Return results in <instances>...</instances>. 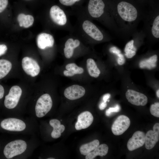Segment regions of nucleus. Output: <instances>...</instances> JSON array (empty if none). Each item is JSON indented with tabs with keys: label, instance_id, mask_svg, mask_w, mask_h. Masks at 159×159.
<instances>
[{
	"label": "nucleus",
	"instance_id": "nucleus-28",
	"mask_svg": "<svg viewBox=\"0 0 159 159\" xmlns=\"http://www.w3.org/2000/svg\"><path fill=\"white\" fill-rule=\"evenodd\" d=\"M120 106L117 104L114 107H110L107 109L105 112V114L107 116H110L113 112H117L120 111Z\"/></svg>",
	"mask_w": 159,
	"mask_h": 159
},
{
	"label": "nucleus",
	"instance_id": "nucleus-4",
	"mask_svg": "<svg viewBox=\"0 0 159 159\" xmlns=\"http://www.w3.org/2000/svg\"><path fill=\"white\" fill-rule=\"evenodd\" d=\"M83 32L88 37L97 42L109 40L111 37L97 26L90 20H84L81 24Z\"/></svg>",
	"mask_w": 159,
	"mask_h": 159
},
{
	"label": "nucleus",
	"instance_id": "nucleus-15",
	"mask_svg": "<svg viewBox=\"0 0 159 159\" xmlns=\"http://www.w3.org/2000/svg\"><path fill=\"white\" fill-rule=\"evenodd\" d=\"M85 90L82 86L74 85L67 88L64 92V95L67 99L71 100L78 99L85 94Z\"/></svg>",
	"mask_w": 159,
	"mask_h": 159
},
{
	"label": "nucleus",
	"instance_id": "nucleus-7",
	"mask_svg": "<svg viewBox=\"0 0 159 159\" xmlns=\"http://www.w3.org/2000/svg\"><path fill=\"white\" fill-rule=\"evenodd\" d=\"M21 88L17 85L13 86L10 88L8 94L4 101L5 107L9 109L15 108L17 105L22 94Z\"/></svg>",
	"mask_w": 159,
	"mask_h": 159
},
{
	"label": "nucleus",
	"instance_id": "nucleus-3",
	"mask_svg": "<svg viewBox=\"0 0 159 159\" xmlns=\"http://www.w3.org/2000/svg\"><path fill=\"white\" fill-rule=\"evenodd\" d=\"M143 22V29L145 38L150 40H158L159 38V11L158 8L152 7L144 9L142 20Z\"/></svg>",
	"mask_w": 159,
	"mask_h": 159
},
{
	"label": "nucleus",
	"instance_id": "nucleus-19",
	"mask_svg": "<svg viewBox=\"0 0 159 159\" xmlns=\"http://www.w3.org/2000/svg\"><path fill=\"white\" fill-rule=\"evenodd\" d=\"M108 150V146L105 144H102L97 146L92 152H90L86 155V159H93L97 156H103L107 153Z\"/></svg>",
	"mask_w": 159,
	"mask_h": 159
},
{
	"label": "nucleus",
	"instance_id": "nucleus-38",
	"mask_svg": "<svg viewBox=\"0 0 159 159\" xmlns=\"http://www.w3.org/2000/svg\"><path fill=\"white\" fill-rule=\"evenodd\" d=\"M64 75L67 77H72L74 75V74L69 71L65 70L63 72Z\"/></svg>",
	"mask_w": 159,
	"mask_h": 159
},
{
	"label": "nucleus",
	"instance_id": "nucleus-2",
	"mask_svg": "<svg viewBox=\"0 0 159 159\" xmlns=\"http://www.w3.org/2000/svg\"><path fill=\"white\" fill-rule=\"evenodd\" d=\"M88 12L92 19L100 22L116 36L123 38L115 19L110 4L107 6L103 0H90Z\"/></svg>",
	"mask_w": 159,
	"mask_h": 159
},
{
	"label": "nucleus",
	"instance_id": "nucleus-21",
	"mask_svg": "<svg viewBox=\"0 0 159 159\" xmlns=\"http://www.w3.org/2000/svg\"><path fill=\"white\" fill-rule=\"evenodd\" d=\"M157 60L158 55L156 54H154L148 59L141 61L139 63V66L141 68L151 69L156 67V62Z\"/></svg>",
	"mask_w": 159,
	"mask_h": 159
},
{
	"label": "nucleus",
	"instance_id": "nucleus-17",
	"mask_svg": "<svg viewBox=\"0 0 159 159\" xmlns=\"http://www.w3.org/2000/svg\"><path fill=\"white\" fill-rule=\"evenodd\" d=\"M37 42L38 47L43 49L47 47H52L54 44V39L51 34L45 33H42L37 36Z\"/></svg>",
	"mask_w": 159,
	"mask_h": 159
},
{
	"label": "nucleus",
	"instance_id": "nucleus-24",
	"mask_svg": "<svg viewBox=\"0 0 159 159\" xmlns=\"http://www.w3.org/2000/svg\"><path fill=\"white\" fill-rule=\"evenodd\" d=\"M137 50V48L134 45V41L132 38L125 45L124 49L125 55L127 58H131L135 55Z\"/></svg>",
	"mask_w": 159,
	"mask_h": 159
},
{
	"label": "nucleus",
	"instance_id": "nucleus-9",
	"mask_svg": "<svg viewBox=\"0 0 159 159\" xmlns=\"http://www.w3.org/2000/svg\"><path fill=\"white\" fill-rule=\"evenodd\" d=\"M22 66L25 72L32 77L37 76L40 71V67L38 63L30 57H26L23 58Z\"/></svg>",
	"mask_w": 159,
	"mask_h": 159
},
{
	"label": "nucleus",
	"instance_id": "nucleus-8",
	"mask_svg": "<svg viewBox=\"0 0 159 159\" xmlns=\"http://www.w3.org/2000/svg\"><path fill=\"white\" fill-rule=\"evenodd\" d=\"M130 123V120L127 116L123 115L119 116L112 126V133L116 135L122 134L128 129Z\"/></svg>",
	"mask_w": 159,
	"mask_h": 159
},
{
	"label": "nucleus",
	"instance_id": "nucleus-39",
	"mask_svg": "<svg viewBox=\"0 0 159 159\" xmlns=\"http://www.w3.org/2000/svg\"><path fill=\"white\" fill-rule=\"evenodd\" d=\"M110 95L109 93H107L104 95L102 97L103 101L105 102H106L108 101V99L110 97Z\"/></svg>",
	"mask_w": 159,
	"mask_h": 159
},
{
	"label": "nucleus",
	"instance_id": "nucleus-18",
	"mask_svg": "<svg viewBox=\"0 0 159 159\" xmlns=\"http://www.w3.org/2000/svg\"><path fill=\"white\" fill-rule=\"evenodd\" d=\"M80 44V41L77 39H74L70 38L65 42L64 52L66 58L69 59L73 56L74 49L79 47Z\"/></svg>",
	"mask_w": 159,
	"mask_h": 159
},
{
	"label": "nucleus",
	"instance_id": "nucleus-1",
	"mask_svg": "<svg viewBox=\"0 0 159 159\" xmlns=\"http://www.w3.org/2000/svg\"><path fill=\"white\" fill-rule=\"evenodd\" d=\"M110 5L123 38L131 37L142 20L144 9L128 0H117Z\"/></svg>",
	"mask_w": 159,
	"mask_h": 159
},
{
	"label": "nucleus",
	"instance_id": "nucleus-11",
	"mask_svg": "<svg viewBox=\"0 0 159 159\" xmlns=\"http://www.w3.org/2000/svg\"><path fill=\"white\" fill-rule=\"evenodd\" d=\"M49 14L53 21L59 26H63L67 23V18L65 13L58 6L54 5L51 8Z\"/></svg>",
	"mask_w": 159,
	"mask_h": 159
},
{
	"label": "nucleus",
	"instance_id": "nucleus-20",
	"mask_svg": "<svg viewBox=\"0 0 159 159\" xmlns=\"http://www.w3.org/2000/svg\"><path fill=\"white\" fill-rule=\"evenodd\" d=\"M87 67L88 72L91 77L97 78L99 76L100 71L94 59L89 58L87 60Z\"/></svg>",
	"mask_w": 159,
	"mask_h": 159
},
{
	"label": "nucleus",
	"instance_id": "nucleus-40",
	"mask_svg": "<svg viewBox=\"0 0 159 159\" xmlns=\"http://www.w3.org/2000/svg\"><path fill=\"white\" fill-rule=\"evenodd\" d=\"M4 94V89L1 85H0V99L3 98Z\"/></svg>",
	"mask_w": 159,
	"mask_h": 159
},
{
	"label": "nucleus",
	"instance_id": "nucleus-16",
	"mask_svg": "<svg viewBox=\"0 0 159 159\" xmlns=\"http://www.w3.org/2000/svg\"><path fill=\"white\" fill-rule=\"evenodd\" d=\"M93 117L91 112L86 111L81 113L78 117L75 128L77 130L85 129L89 127L93 120Z\"/></svg>",
	"mask_w": 159,
	"mask_h": 159
},
{
	"label": "nucleus",
	"instance_id": "nucleus-27",
	"mask_svg": "<svg viewBox=\"0 0 159 159\" xmlns=\"http://www.w3.org/2000/svg\"><path fill=\"white\" fill-rule=\"evenodd\" d=\"M150 112L152 115L156 117H159V103L155 102L152 104L150 107Z\"/></svg>",
	"mask_w": 159,
	"mask_h": 159
},
{
	"label": "nucleus",
	"instance_id": "nucleus-36",
	"mask_svg": "<svg viewBox=\"0 0 159 159\" xmlns=\"http://www.w3.org/2000/svg\"><path fill=\"white\" fill-rule=\"evenodd\" d=\"M7 49V48L6 45L4 44H0V56L4 54Z\"/></svg>",
	"mask_w": 159,
	"mask_h": 159
},
{
	"label": "nucleus",
	"instance_id": "nucleus-43",
	"mask_svg": "<svg viewBox=\"0 0 159 159\" xmlns=\"http://www.w3.org/2000/svg\"><path fill=\"white\" fill-rule=\"evenodd\" d=\"M47 159H54L55 158H47Z\"/></svg>",
	"mask_w": 159,
	"mask_h": 159
},
{
	"label": "nucleus",
	"instance_id": "nucleus-14",
	"mask_svg": "<svg viewBox=\"0 0 159 159\" xmlns=\"http://www.w3.org/2000/svg\"><path fill=\"white\" fill-rule=\"evenodd\" d=\"M153 130L147 132L145 136V144L146 148H153L159 140V123H155L153 127Z\"/></svg>",
	"mask_w": 159,
	"mask_h": 159
},
{
	"label": "nucleus",
	"instance_id": "nucleus-22",
	"mask_svg": "<svg viewBox=\"0 0 159 159\" xmlns=\"http://www.w3.org/2000/svg\"><path fill=\"white\" fill-rule=\"evenodd\" d=\"M100 144L98 140H94L85 144L82 145L80 148V152L82 155H86L88 153L93 150Z\"/></svg>",
	"mask_w": 159,
	"mask_h": 159
},
{
	"label": "nucleus",
	"instance_id": "nucleus-10",
	"mask_svg": "<svg viewBox=\"0 0 159 159\" xmlns=\"http://www.w3.org/2000/svg\"><path fill=\"white\" fill-rule=\"evenodd\" d=\"M1 126L5 130L14 131H22L26 127L25 122L22 120L13 118L4 120L1 122Z\"/></svg>",
	"mask_w": 159,
	"mask_h": 159
},
{
	"label": "nucleus",
	"instance_id": "nucleus-41",
	"mask_svg": "<svg viewBox=\"0 0 159 159\" xmlns=\"http://www.w3.org/2000/svg\"><path fill=\"white\" fill-rule=\"evenodd\" d=\"M65 128V127L63 125H61L58 127L57 130L61 133L64 131Z\"/></svg>",
	"mask_w": 159,
	"mask_h": 159
},
{
	"label": "nucleus",
	"instance_id": "nucleus-34",
	"mask_svg": "<svg viewBox=\"0 0 159 159\" xmlns=\"http://www.w3.org/2000/svg\"><path fill=\"white\" fill-rule=\"evenodd\" d=\"M109 51L110 52L115 54L117 55L121 53L120 50L115 47H111Z\"/></svg>",
	"mask_w": 159,
	"mask_h": 159
},
{
	"label": "nucleus",
	"instance_id": "nucleus-33",
	"mask_svg": "<svg viewBox=\"0 0 159 159\" xmlns=\"http://www.w3.org/2000/svg\"><path fill=\"white\" fill-rule=\"evenodd\" d=\"M117 56L118 57L117 59V62L120 65L124 64L125 62V59L123 55L121 53L118 54Z\"/></svg>",
	"mask_w": 159,
	"mask_h": 159
},
{
	"label": "nucleus",
	"instance_id": "nucleus-5",
	"mask_svg": "<svg viewBox=\"0 0 159 159\" xmlns=\"http://www.w3.org/2000/svg\"><path fill=\"white\" fill-rule=\"evenodd\" d=\"M27 144L24 140H16L8 143L4 150L5 157L10 159L24 153L26 150Z\"/></svg>",
	"mask_w": 159,
	"mask_h": 159
},
{
	"label": "nucleus",
	"instance_id": "nucleus-25",
	"mask_svg": "<svg viewBox=\"0 0 159 159\" xmlns=\"http://www.w3.org/2000/svg\"><path fill=\"white\" fill-rule=\"evenodd\" d=\"M65 68L67 70L69 71L74 75L82 74L84 71L83 68L78 66L74 63L68 64L66 65Z\"/></svg>",
	"mask_w": 159,
	"mask_h": 159
},
{
	"label": "nucleus",
	"instance_id": "nucleus-35",
	"mask_svg": "<svg viewBox=\"0 0 159 159\" xmlns=\"http://www.w3.org/2000/svg\"><path fill=\"white\" fill-rule=\"evenodd\" d=\"M25 15L24 14H20L18 16L17 20L19 22V25L21 27L23 26L22 21Z\"/></svg>",
	"mask_w": 159,
	"mask_h": 159
},
{
	"label": "nucleus",
	"instance_id": "nucleus-42",
	"mask_svg": "<svg viewBox=\"0 0 159 159\" xmlns=\"http://www.w3.org/2000/svg\"><path fill=\"white\" fill-rule=\"evenodd\" d=\"M156 95H157V97L158 98H159V90H158L157 91V92H156Z\"/></svg>",
	"mask_w": 159,
	"mask_h": 159
},
{
	"label": "nucleus",
	"instance_id": "nucleus-26",
	"mask_svg": "<svg viewBox=\"0 0 159 159\" xmlns=\"http://www.w3.org/2000/svg\"><path fill=\"white\" fill-rule=\"evenodd\" d=\"M34 21L33 16L30 15H26L22 21L23 26L28 28L32 26Z\"/></svg>",
	"mask_w": 159,
	"mask_h": 159
},
{
	"label": "nucleus",
	"instance_id": "nucleus-12",
	"mask_svg": "<svg viewBox=\"0 0 159 159\" xmlns=\"http://www.w3.org/2000/svg\"><path fill=\"white\" fill-rule=\"evenodd\" d=\"M125 96L128 101L134 105L144 106L148 102V99L146 95L132 90H128Z\"/></svg>",
	"mask_w": 159,
	"mask_h": 159
},
{
	"label": "nucleus",
	"instance_id": "nucleus-37",
	"mask_svg": "<svg viewBox=\"0 0 159 159\" xmlns=\"http://www.w3.org/2000/svg\"><path fill=\"white\" fill-rule=\"evenodd\" d=\"M107 103L106 102L104 101L101 102L99 105V108L101 110H104L107 107Z\"/></svg>",
	"mask_w": 159,
	"mask_h": 159
},
{
	"label": "nucleus",
	"instance_id": "nucleus-29",
	"mask_svg": "<svg viewBox=\"0 0 159 159\" xmlns=\"http://www.w3.org/2000/svg\"><path fill=\"white\" fill-rule=\"evenodd\" d=\"M80 0H59L60 2L62 5L66 6H71L76 2Z\"/></svg>",
	"mask_w": 159,
	"mask_h": 159
},
{
	"label": "nucleus",
	"instance_id": "nucleus-31",
	"mask_svg": "<svg viewBox=\"0 0 159 159\" xmlns=\"http://www.w3.org/2000/svg\"><path fill=\"white\" fill-rule=\"evenodd\" d=\"M8 4V0H0V13L6 8Z\"/></svg>",
	"mask_w": 159,
	"mask_h": 159
},
{
	"label": "nucleus",
	"instance_id": "nucleus-23",
	"mask_svg": "<svg viewBox=\"0 0 159 159\" xmlns=\"http://www.w3.org/2000/svg\"><path fill=\"white\" fill-rule=\"evenodd\" d=\"M12 64L9 60L0 59V79L6 76L11 70Z\"/></svg>",
	"mask_w": 159,
	"mask_h": 159
},
{
	"label": "nucleus",
	"instance_id": "nucleus-32",
	"mask_svg": "<svg viewBox=\"0 0 159 159\" xmlns=\"http://www.w3.org/2000/svg\"><path fill=\"white\" fill-rule=\"evenodd\" d=\"M61 133L57 129H53L51 133V136L54 138H57L61 136Z\"/></svg>",
	"mask_w": 159,
	"mask_h": 159
},
{
	"label": "nucleus",
	"instance_id": "nucleus-13",
	"mask_svg": "<svg viewBox=\"0 0 159 159\" xmlns=\"http://www.w3.org/2000/svg\"><path fill=\"white\" fill-rule=\"evenodd\" d=\"M145 136L142 131H138L135 132L127 143L128 149L132 151L143 146L145 143Z\"/></svg>",
	"mask_w": 159,
	"mask_h": 159
},
{
	"label": "nucleus",
	"instance_id": "nucleus-6",
	"mask_svg": "<svg viewBox=\"0 0 159 159\" xmlns=\"http://www.w3.org/2000/svg\"><path fill=\"white\" fill-rule=\"evenodd\" d=\"M52 104V98L49 94L42 95L36 102L35 107L36 116L39 118L44 116L51 110Z\"/></svg>",
	"mask_w": 159,
	"mask_h": 159
},
{
	"label": "nucleus",
	"instance_id": "nucleus-30",
	"mask_svg": "<svg viewBox=\"0 0 159 159\" xmlns=\"http://www.w3.org/2000/svg\"><path fill=\"white\" fill-rule=\"evenodd\" d=\"M50 125L52 127L53 129H57L59 126L61 125L60 121L56 119H53L49 121Z\"/></svg>",
	"mask_w": 159,
	"mask_h": 159
}]
</instances>
